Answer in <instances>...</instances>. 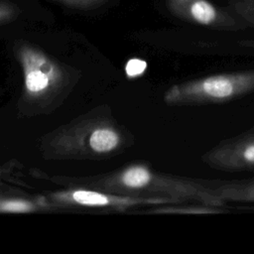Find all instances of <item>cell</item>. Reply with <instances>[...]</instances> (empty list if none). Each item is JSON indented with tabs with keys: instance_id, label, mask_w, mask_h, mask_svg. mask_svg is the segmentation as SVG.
I'll use <instances>...</instances> for the list:
<instances>
[{
	"instance_id": "cell-4",
	"label": "cell",
	"mask_w": 254,
	"mask_h": 254,
	"mask_svg": "<svg viewBox=\"0 0 254 254\" xmlns=\"http://www.w3.org/2000/svg\"><path fill=\"white\" fill-rule=\"evenodd\" d=\"M59 199L71 201L84 206H116V207H128L136 204H174L182 203L184 201L168 196H155V197H126L116 196L110 194H104L101 192L76 190L70 192L60 193Z\"/></svg>"
},
{
	"instance_id": "cell-12",
	"label": "cell",
	"mask_w": 254,
	"mask_h": 254,
	"mask_svg": "<svg viewBox=\"0 0 254 254\" xmlns=\"http://www.w3.org/2000/svg\"><path fill=\"white\" fill-rule=\"evenodd\" d=\"M64 5L73 6V7H88L93 4L99 3L101 0H56Z\"/></svg>"
},
{
	"instance_id": "cell-6",
	"label": "cell",
	"mask_w": 254,
	"mask_h": 254,
	"mask_svg": "<svg viewBox=\"0 0 254 254\" xmlns=\"http://www.w3.org/2000/svg\"><path fill=\"white\" fill-rule=\"evenodd\" d=\"M120 138L116 131L110 128H97L89 136V146L97 153H106L115 149Z\"/></svg>"
},
{
	"instance_id": "cell-1",
	"label": "cell",
	"mask_w": 254,
	"mask_h": 254,
	"mask_svg": "<svg viewBox=\"0 0 254 254\" xmlns=\"http://www.w3.org/2000/svg\"><path fill=\"white\" fill-rule=\"evenodd\" d=\"M254 92V68L215 73L170 87L165 101L171 105L222 104Z\"/></svg>"
},
{
	"instance_id": "cell-3",
	"label": "cell",
	"mask_w": 254,
	"mask_h": 254,
	"mask_svg": "<svg viewBox=\"0 0 254 254\" xmlns=\"http://www.w3.org/2000/svg\"><path fill=\"white\" fill-rule=\"evenodd\" d=\"M24 67L25 87L30 95H42L58 81L57 66L43 54L30 48L21 52Z\"/></svg>"
},
{
	"instance_id": "cell-9",
	"label": "cell",
	"mask_w": 254,
	"mask_h": 254,
	"mask_svg": "<svg viewBox=\"0 0 254 254\" xmlns=\"http://www.w3.org/2000/svg\"><path fill=\"white\" fill-rule=\"evenodd\" d=\"M191 19L201 25H211L216 21V10L213 6L204 0H197L190 9Z\"/></svg>"
},
{
	"instance_id": "cell-5",
	"label": "cell",
	"mask_w": 254,
	"mask_h": 254,
	"mask_svg": "<svg viewBox=\"0 0 254 254\" xmlns=\"http://www.w3.org/2000/svg\"><path fill=\"white\" fill-rule=\"evenodd\" d=\"M222 200L254 202V178L236 181L205 182Z\"/></svg>"
},
{
	"instance_id": "cell-13",
	"label": "cell",
	"mask_w": 254,
	"mask_h": 254,
	"mask_svg": "<svg viewBox=\"0 0 254 254\" xmlns=\"http://www.w3.org/2000/svg\"><path fill=\"white\" fill-rule=\"evenodd\" d=\"M14 6L10 3L0 1V21L10 19L14 14Z\"/></svg>"
},
{
	"instance_id": "cell-10",
	"label": "cell",
	"mask_w": 254,
	"mask_h": 254,
	"mask_svg": "<svg viewBox=\"0 0 254 254\" xmlns=\"http://www.w3.org/2000/svg\"><path fill=\"white\" fill-rule=\"evenodd\" d=\"M35 204L22 199H8L0 201V211L4 212H28L35 209Z\"/></svg>"
},
{
	"instance_id": "cell-7",
	"label": "cell",
	"mask_w": 254,
	"mask_h": 254,
	"mask_svg": "<svg viewBox=\"0 0 254 254\" xmlns=\"http://www.w3.org/2000/svg\"><path fill=\"white\" fill-rule=\"evenodd\" d=\"M152 172L144 166H132L121 175V183L131 189H144L148 186Z\"/></svg>"
},
{
	"instance_id": "cell-2",
	"label": "cell",
	"mask_w": 254,
	"mask_h": 254,
	"mask_svg": "<svg viewBox=\"0 0 254 254\" xmlns=\"http://www.w3.org/2000/svg\"><path fill=\"white\" fill-rule=\"evenodd\" d=\"M200 159L210 169L221 172L254 171V126L219 142Z\"/></svg>"
},
{
	"instance_id": "cell-8",
	"label": "cell",
	"mask_w": 254,
	"mask_h": 254,
	"mask_svg": "<svg viewBox=\"0 0 254 254\" xmlns=\"http://www.w3.org/2000/svg\"><path fill=\"white\" fill-rule=\"evenodd\" d=\"M177 204L178 203H175V205L159 208L155 211L162 212V213H176V214H213V213H220L224 211L221 207L207 205L203 203H197V202H192L191 204L183 205V206L177 205Z\"/></svg>"
},
{
	"instance_id": "cell-11",
	"label": "cell",
	"mask_w": 254,
	"mask_h": 254,
	"mask_svg": "<svg viewBox=\"0 0 254 254\" xmlns=\"http://www.w3.org/2000/svg\"><path fill=\"white\" fill-rule=\"evenodd\" d=\"M146 63L138 59H132L127 62L125 66V72L128 77H136L142 74L146 68Z\"/></svg>"
}]
</instances>
